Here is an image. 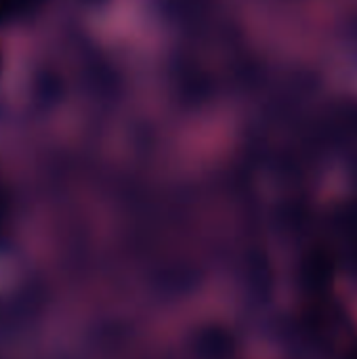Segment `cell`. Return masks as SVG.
Listing matches in <instances>:
<instances>
[{
	"label": "cell",
	"instance_id": "obj_3",
	"mask_svg": "<svg viewBox=\"0 0 357 359\" xmlns=\"http://www.w3.org/2000/svg\"><path fill=\"white\" fill-rule=\"evenodd\" d=\"M17 13V4L15 0H0V21H4L6 17Z\"/></svg>",
	"mask_w": 357,
	"mask_h": 359
},
{
	"label": "cell",
	"instance_id": "obj_1",
	"mask_svg": "<svg viewBox=\"0 0 357 359\" xmlns=\"http://www.w3.org/2000/svg\"><path fill=\"white\" fill-rule=\"evenodd\" d=\"M332 273H335V263H332V257L326 250L316 248L303 259L301 280H303V284H305V288L309 292H314V294L324 292L332 282Z\"/></svg>",
	"mask_w": 357,
	"mask_h": 359
},
{
	"label": "cell",
	"instance_id": "obj_2",
	"mask_svg": "<svg viewBox=\"0 0 357 359\" xmlns=\"http://www.w3.org/2000/svg\"><path fill=\"white\" fill-rule=\"evenodd\" d=\"M341 236H343V248L349 263V269L357 278V210H349L341 223Z\"/></svg>",
	"mask_w": 357,
	"mask_h": 359
}]
</instances>
